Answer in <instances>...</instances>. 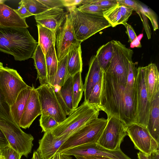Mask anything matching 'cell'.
<instances>
[{
	"label": "cell",
	"instance_id": "1",
	"mask_svg": "<svg viewBox=\"0 0 159 159\" xmlns=\"http://www.w3.org/2000/svg\"><path fill=\"white\" fill-rule=\"evenodd\" d=\"M100 111L122 122L125 126L136 123V91L128 90L111 74L103 70Z\"/></svg>",
	"mask_w": 159,
	"mask_h": 159
},
{
	"label": "cell",
	"instance_id": "2",
	"mask_svg": "<svg viewBox=\"0 0 159 159\" xmlns=\"http://www.w3.org/2000/svg\"><path fill=\"white\" fill-rule=\"evenodd\" d=\"M38 44L27 28L0 26V51L13 56L16 61L32 58Z\"/></svg>",
	"mask_w": 159,
	"mask_h": 159
},
{
	"label": "cell",
	"instance_id": "3",
	"mask_svg": "<svg viewBox=\"0 0 159 159\" xmlns=\"http://www.w3.org/2000/svg\"><path fill=\"white\" fill-rule=\"evenodd\" d=\"M68 10L76 38L81 42L111 26L103 14L82 12L77 7L68 8Z\"/></svg>",
	"mask_w": 159,
	"mask_h": 159
},
{
	"label": "cell",
	"instance_id": "4",
	"mask_svg": "<svg viewBox=\"0 0 159 159\" xmlns=\"http://www.w3.org/2000/svg\"><path fill=\"white\" fill-rule=\"evenodd\" d=\"M100 111L84 101L51 132L56 137L70 136L86 124L98 118Z\"/></svg>",
	"mask_w": 159,
	"mask_h": 159
},
{
	"label": "cell",
	"instance_id": "5",
	"mask_svg": "<svg viewBox=\"0 0 159 159\" xmlns=\"http://www.w3.org/2000/svg\"><path fill=\"white\" fill-rule=\"evenodd\" d=\"M107 122V119L98 118L86 124L70 135L58 152L61 153L80 145L97 143Z\"/></svg>",
	"mask_w": 159,
	"mask_h": 159
},
{
	"label": "cell",
	"instance_id": "6",
	"mask_svg": "<svg viewBox=\"0 0 159 159\" xmlns=\"http://www.w3.org/2000/svg\"><path fill=\"white\" fill-rule=\"evenodd\" d=\"M0 129L9 146L22 156L27 157L33 146V137L24 132L15 122L0 116Z\"/></svg>",
	"mask_w": 159,
	"mask_h": 159
},
{
	"label": "cell",
	"instance_id": "7",
	"mask_svg": "<svg viewBox=\"0 0 159 159\" xmlns=\"http://www.w3.org/2000/svg\"><path fill=\"white\" fill-rule=\"evenodd\" d=\"M113 55L105 72L114 76L126 85L129 62L132 61L133 51L120 41L112 40Z\"/></svg>",
	"mask_w": 159,
	"mask_h": 159
},
{
	"label": "cell",
	"instance_id": "8",
	"mask_svg": "<svg viewBox=\"0 0 159 159\" xmlns=\"http://www.w3.org/2000/svg\"><path fill=\"white\" fill-rule=\"evenodd\" d=\"M28 86L16 70L7 67L0 69V92L10 107L19 93Z\"/></svg>",
	"mask_w": 159,
	"mask_h": 159
},
{
	"label": "cell",
	"instance_id": "9",
	"mask_svg": "<svg viewBox=\"0 0 159 159\" xmlns=\"http://www.w3.org/2000/svg\"><path fill=\"white\" fill-rule=\"evenodd\" d=\"M39 96L41 114L50 116L60 123L66 118L55 94L52 86L49 84L40 85L35 89Z\"/></svg>",
	"mask_w": 159,
	"mask_h": 159
},
{
	"label": "cell",
	"instance_id": "10",
	"mask_svg": "<svg viewBox=\"0 0 159 159\" xmlns=\"http://www.w3.org/2000/svg\"><path fill=\"white\" fill-rule=\"evenodd\" d=\"M107 122L97 143L111 150L120 149V145L127 135L125 125L113 116L107 117Z\"/></svg>",
	"mask_w": 159,
	"mask_h": 159
},
{
	"label": "cell",
	"instance_id": "11",
	"mask_svg": "<svg viewBox=\"0 0 159 159\" xmlns=\"http://www.w3.org/2000/svg\"><path fill=\"white\" fill-rule=\"evenodd\" d=\"M56 34V55L58 61L67 55L75 46L82 42L76 38L70 14L68 13Z\"/></svg>",
	"mask_w": 159,
	"mask_h": 159
},
{
	"label": "cell",
	"instance_id": "12",
	"mask_svg": "<svg viewBox=\"0 0 159 159\" xmlns=\"http://www.w3.org/2000/svg\"><path fill=\"white\" fill-rule=\"evenodd\" d=\"M125 128L127 135L135 149L148 155L159 149V143L152 137L146 128L137 123L131 124Z\"/></svg>",
	"mask_w": 159,
	"mask_h": 159
},
{
	"label": "cell",
	"instance_id": "13",
	"mask_svg": "<svg viewBox=\"0 0 159 159\" xmlns=\"http://www.w3.org/2000/svg\"><path fill=\"white\" fill-rule=\"evenodd\" d=\"M136 91L137 96L136 123L146 128L151 103L148 99L145 82L144 67L138 68Z\"/></svg>",
	"mask_w": 159,
	"mask_h": 159
},
{
	"label": "cell",
	"instance_id": "14",
	"mask_svg": "<svg viewBox=\"0 0 159 159\" xmlns=\"http://www.w3.org/2000/svg\"><path fill=\"white\" fill-rule=\"evenodd\" d=\"M61 154L75 157L97 156L107 157L112 159H132L124 154L121 149L118 150H108L97 143H87L77 146L62 152Z\"/></svg>",
	"mask_w": 159,
	"mask_h": 159
},
{
	"label": "cell",
	"instance_id": "15",
	"mask_svg": "<svg viewBox=\"0 0 159 159\" xmlns=\"http://www.w3.org/2000/svg\"><path fill=\"white\" fill-rule=\"evenodd\" d=\"M70 136L56 137L51 131L44 132L39 140V147L36 150L43 159H51L56 154L60 147Z\"/></svg>",
	"mask_w": 159,
	"mask_h": 159
},
{
	"label": "cell",
	"instance_id": "16",
	"mask_svg": "<svg viewBox=\"0 0 159 159\" xmlns=\"http://www.w3.org/2000/svg\"><path fill=\"white\" fill-rule=\"evenodd\" d=\"M68 12L61 8L49 9L34 16L37 24L41 25L56 33L65 20Z\"/></svg>",
	"mask_w": 159,
	"mask_h": 159
},
{
	"label": "cell",
	"instance_id": "17",
	"mask_svg": "<svg viewBox=\"0 0 159 159\" xmlns=\"http://www.w3.org/2000/svg\"><path fill=\"white\" fill-rule=\"evenodd\" d=\"M32 87L19 123V127L24 129L29 128L35 119L41 114L38 93L33 86Z\"/></svg>",
	"mask_w": 159,
	"mask_h": 159
},
{
	"label": "cell",
	"instance_id": "18",
	"mask_svg": "<svg viewBox=\"0 0 159 159\" xmlns=\"http://www.w3.org/2000/svg\"><path fill=\"white\" fill-rule=\"evenodd\" d=\"M5 1L0 0V26L11 28H28L25 19L21 18L14 9L5 4Z\"/></svg>",
	"mask_w": 159,
	"mask_h": 159
},
{
	"label": "cell",
	"instance_id": "19",
	"mask_svg": "<svg viewBox=\"0 0 159 159\" xmlns=\"http://www.w3.org/2000/svg\"><path fill=\"white\" fill-rule=\"evenodd\" d=\"M103 70L95 55L93 56L89 62V70L84 84V101L87 102L93 87L101 78Z\"/></svg>",
	"mask_w": 159,
	"mask_h": 159
},
{
	"label": "cell",
	"instance_id": "20",
	"mask_svg": "<svg viewBox=\"0 0 159 159\" xmlns=\"http://www.w3.org/2000/svg\"><path fill=\"white\" fill-rule=\"evenodd\" d=\"M73 76H70L58 91H54L57 99L66 115L74 111L72 92Z\"/></svg>",
	"mask_w": 159,
	"mask_h": 159
},
{
	"label": "cell",
	"instance_id": "21",
	"mask_svg": "<svg viewBox=\"0 0 159 159\" xmlns=\"http://www.w3.org/2000/svg\"><path fill=\"white\" fill-rule=\"evenodd\" d=\"M145 80L148 98L151 102L159 92V73L156 65L150 63L144 67Z\"/></svg>",
	"mask_w": 159,
	"mask_h": 159
},
{
	"label": "cell",
	"instance_id": "22",
	"mask_svg": "<svg viewBox=\"0 0 159 159\" xmlns=\"http://www.w3.org/2000/svg\"><path fill=\"white\" fill-rule=\"evenodd\" d=\"M150 103L146 128L152 137L159 143V92Z\"/></svg>",
	"mask_w": 159,
	"mask_h": 159
},
{
	"label": "cell",
	"instance_id": "23",
	"mask_svg": "<svg viewBox=\"0 0 159 159\" xmlns=\"http://www.w3.org/2000/svg\"><path fill=\"white\" fill-rule=\"evenodd\" d=\"M82 52L80 44L75 46L67 54L66 80L70 76H73L79 72H82Z\"/></svg>",
	"mask_w": 159,
	"mask_h": 159
},
{
	"label": "cell",
	"instance_id": "24",
	"mask_svg": "<svg viewBox=\"0 0 159 159\" xmlns=\"http://www.w3.org/2000/svg\"><path fill=\"white\" fill-rule=\"evenodd\" d=\"M32 87L29 86L19 94L15 102L10 106L11 112L15 122L19 126L22 115Z\"/></svg>",
	"mask_w": 159,
	"mask_h": 159
},
{
	"label": "cell",
	"instance_id": "25",
	"mask_svg": "<svg viewBox=\"0 0 159 159\" xmlns=\"http://www.w3.org/2000/svg\"><path fill=\"white\" fill-rule=\"evenodd\" d=\"M32 58L34 60V65L37 72V78L40 85L49 84L45 56L39 44H38Z\"/></svg>",
	"mask_w": 159,
	"mask_h": 159
},
{
	"label": "cell",
	"instance_id": "26",
	"mask_svg": "<svg viewBox=\"0 0 159 159\" xmlns=\"http://www.w3.org/2000/svg\"><path fill=\"white\" fill-rule=\"evenodd\" d=\"M38 33V44L39 45L45 56L49 48L55 46L56 33L41 25H37Z\"/></svg>",
	"mask_w": 159,
	"mask_h": 159
},
{
	"label": "cell",
	"instance_id": "27",
	"mask_svg": "<svg viewBox=\"0 0 159 159\" xmlns=\"http://www.w3.org/2000/svg\"><path fill=\"white\" fill-rule=\"evenodd\" d=\"M45 58L48 82L49 84L53 86L58 63L55 46L52 45L49 48L45 56Z\"/></svg>",
	"mask_w": 159,
	"mask_h": 159
},
{
	"label": "cell",
	"instance_id": "28",
	"mask_svg": "<svg viewBox=\"0 0 159 159\" xmlns=\"http://www.w3.org/2000/svg\"><path fill=\"white\" fill-rule=\"evenodd\" d=\"M113 52L112 40L100 46L97 51L95 56L103 70H105L111 59Z\"/></svg>",
	"mask_w": 159,
	"mask_h": 159
},
{
	"label": "cell",
	"instance_id": "29",
	"mask_svg": "<svg viewBox=\"0 0 159 159\" xmlns=\"http://www.w3.org/2000/svg\"><path fill=\"white\" fill-rule=\"evenodd\" d=\"M67 55L58 61L57 70L53 87L54 91L60 90L66 80Z\"/></svg>",
	"mask_w": 159,
	"mask_h": 159
},
{
	"label": "cell",
	"instance_id": "30",
	"mask_svg": "<svg viewBox=\"0 0 159 159\" xmlns=\"http://www.w3.org/2000/svg\"><path fill=\"white\" fill-rule=\"evenodd\" d=\"M81 72H79L73 76L72 92L73 106L74 110L78 107L84 91Z\"/></svg>",
	"mask_w": 159,
	"mask_h": 159
},
{
	"label": "cell",
	"instance_id": "31",
	"mask_svg": "<svg viewBox=\"0 0 159 159\" xmlns=\"http://www.w3.org/2000/svg\"><path fill=\"white\" fill-rule=\"evenodd\" d=\"M103 15L113 27L121 24V14L119 3L114 5L103 12Z\"/></svg>",
	"mask_w": 159,
	"mask_h": 159
},
{
	"label": "cell",
	"instance_id": "32",
	"mask_svg": "<svg viewBox=\"0 0 159 159\" xmlns=\"http://www.w3.org/2000/svg\"><path fill=\"white\" fill-rule=\"evenodd\" d=\"M19 4L24 6L33 15L39 14L49 9L38 0H22Z\"/></svg>",
	"mask_w": 159,
	"mask_h": 159
},
{
	"label": "cell",
	"instance_id": "33",
	"mask_svg": "<svg viewBox=\"0 0 159 159\" xmlns=\"http://www.w3.org/2000/svg\"><path fill=\"white\" fill-rule=\"evenodd\" d=\"M138 62L130 61L129 64L127 78L126 88L129 90L136 91V84L138 74Z\"/></svg>",
	"mask_w": 159,
	"mask_h": 159
},
{
	"label": "cell",
	"instance_id": "34",
	"mask_svg": "<svg viewBox=\"0 0 159 159\" xmlns=\"http://www.w3.org/2000/svg\"><path fill=\"white\" fill-rule=\"evenodd\" d=\"M102 84V77L99 81L93 87L87 101V102L89 105L98 108L100 111V97Z\"/></svg>",
	"mask_w": 159,
	"mask_h": 159
},
{
	"label": "cell",
	"instance_id": "35",
	"mask_svg": "<svg viewBox=\"0 0 159 159\" xmlns=\"http://www.w3.org/2000/svg\"><path fill=\"white\" fill-rule=\"evenodd\" d=\"M41 115L39 120L40 126L42 129V132H46L51 131L59 124L51 116Z\"/></svg>",
	"mask_w": 159,
	"mask_h": 159
},
{
	"label": "cell",
	"instance_id": "36",
	"mask_svg": "<svg viewBox=\"0 0 159 159\" xmlns=\"http://www.w3.org/2000/svg\"><path fill=\"white\" fill-rule=\"evenodd\" d=\"M78 9L81 11L93 14H102L109 8L101 7L98 5L90 4L81 5Z\"/></svg>",
	"mask_w": 159,
	"mask_h": 159
},
{
	"label": "cell",
	"instance_id": "37",
	"mask_svg": "<svg viewBox=\"0 0 159 159\" xmlns=\"http://www.w3.org/2000/svg\"><path fill=\"white\" fill-rule=\"evenodd\" d=\"M0 155L1 159H20L22 156L9 145L0 148Z\"/></svg>",
	"mask_w": 159,
	"mask_h": 159
},
{
	"label": "cell",
	"instance_id": "38",
	"mask_svg": "<svg viewBox=\"0 0 159 159\" xmlns=\"http://www.w3.org/2000/svg\"><path fill=\"white\" fill-rule=\"evenodd\" d=\"M0 116L10 120L15 121L11 115L10 107L6 102L0 92Z\"/></svg>",
	"mask_w": 159,
	"mask_h": 159
},
{
	"label": "cell",
	"instance_id": "39",
	"mask_svg": "<svg viewBox=\"0 0 159 159\" xmlns=\"http://www.w3.org/2000/svg\"><path fill=\"white\" fill-rule=\"evenodd\" d=\"M118 3L124 5L134 10L139 15L142 22L141 13L143 10V7L138 2L132 0H117Z\"/></svg>",
	"mask_w": 159,
	"mask_h": 159
},
{
	"label": "cell",
	"instance_id": "40",
	"mask_svg": "<svg viewBox=\"0 0 159 159\" xmlns=\"http://www.w3.org/2000/svg\"><path fill=\"white\" fill-rule=\"evenodd\" d=\"M118 3L117 0H82L81 5L92 4L109 8Z\"/></svg>",
	"mask_w": 159,
	"mask_h": 159
},
{
	"label": "cell",
	"instance_id": "41",
	"mask_svg": "<svg viewBox=\"0 0 159 159\" xmlns=\"http://www.w3.org/2000/svg\"><path fill=\"white\" fill-rule=\"evenodd\" d=\"M143 13L148 18L153 27L154 31L158 29V25L157 17L154 13L151 10L143 7Z\"/></svg>",
	"mask_w": 159,
	"mask_h": 159
},
{
	"label": "cell",
	"instance_id": "42",
	"mask_svg": "<svg viewBox=\"0 0 159 159\" xmlns=\"http://www.w3.org/2000/svg\"><path fill=\"white\" fill-rule=\"evenodd\" d=\"M119 4L121 16V24L123 25L127 23L129 18L132 14L133 10L124 5Z\"/></svg>",
	"mask_w": 159,
	"mask_h": 159
},
{
	"label": "cell",
	"instance_id": "43",
	"mask_svg": "<svg viewBox=\"0 0 159 159\" xmlns=\"http://www.w3.org/2000/svg\"><path fill=\"white\" fill-rule=\"evenodd\" d=\"M49 9L64 7L62 0H38Z\"/></svg>",
	"mask_w": 159,
	"mask_h": 159
},
{
	"label": "cell",
	"instance_id": "44",
	"mask_svg": "<svg viewBox=\"0 0 159 159\" xmlns=\"http://www.w3.org/2000/svg\"><path fill=\"white\" fill-rule=\"evenodd\" d=\"M126 29V33L128 38V42L131 43L137 37L134 30L131 25L127 23L123 24Z\"/></svg>",
	"mask_w": 159,
	"mask_h": 159
},
{
	"label": "cell",
	"instance_id": "45",
	"mask_svg": "<svg viewBox=\"0 0 159 159\" xmlns=\"http://www.w3.org/2000/svg\"><path fill=\"white\" fill-rule=\"evenodd\" d=\"M14 10L19 16L23 19H25L26 18L33 16V15L27 10L25 7L22 5H20L18 9Z\"/></svg>",
	"mask_w": 159,
	"mask_h": 159
},
{
	"label": "cell",
	"instance_id": "46",
	"mask_svg": "<svg viewBox=\"0 0 159 159\" xmlns=\"http://www.w3.org/2000/svg\"><path fill=\"white\" fill-rule=\"evenodd\" d=\"M141 15L142 19V22L144 30L148 39H150L151 38V32L150 27L148 23V18L143 14V11Z\"/></svg>",
	"mask_w": 159,
	"mask_h": 159
},
{
	"label": "cell",
	"instance_id": "47",
	"mask_svg": "<svg viewBox=\"0 0 159 159\" xmlns=\"http://www.w3.org/2000/svg\"><path fill=\"white\" fill-rule=\"evenodd\" d=\"M82 0H62L64 7H76L81 5Z\"/></svg>",
	"mask_w": 159,
	"mask_h": 159
},
{
	"label": "cell",
	"instance_id": "48",
	"mask_svg": "<svg viewBox=\"0 0 159 159\" xmlns=\"http://www.w3.org/2000/svg\"><path fill=\"white\" fill-rule=\"evenodd\" d=\"M143 36V34H140L131 43L130 47L131 48H139L142 47L140 40Z\"/></svg>",
	"mask_w": 159,
	"mask_h": 159
},
{
	"label": "cell",
	"instance_id": "49",
	"mask_svg": "<svg viewBox=\"0 0 159 159\" xmlns=\"http://www.w3.org/2000/svg\"><path fill=\"white\" fill-rule=\"evenodd\" d=\"M9 145V143L7 140L0 129V148Z\"/></svg>",
	"mask_w": 159,
	"mask_h": 159
},
{
	"label": "cell",
	"instance_id": "50",
	"mask_svg": "<svg viewBox=\"0 0 159 159\" xmlns=\"http://www.w3.org/2000/svg\"><path fill=\"white\" fill-rule=\"evenodd\" d=\"M138 159H151L150 155L146 154L139 151L137 153Z\"/></svg>",
	"mask_w": 159,
	"mask_h": 159
},
{
	"label": "cell",
	"instance_id": "51",
	"mask_svg": "<svg viewBox=\"0 0 159 159\" xmlns=\"http://www.w3.org/2000/svg\"><path fill=\"white\" fill-rule=\"evenodd\" d=\"M151 159H159V150L153 151L150 155Z\"/></svg>",
	"mask_w": 159,
	"mask_h": 159
},
{
	"label": "cell",
	"instance_id": "52",
	"mask_svg": "<svg viewBox=\"0 0 159 159\" xmlns=\"http://www.w3.org/2000/svg\"><path fill=\"white\" fill-rule=\"evenodd\" d=\"M85 157L87 159H112L107 157L97 156H88Z\"/></svg>",
	"mask_w": 159,
	"mask_h": 159
},
{
	"label": "cell",
	"instance_id": "53",
	"mask_svg": "<svg viewBox=\"0 0 159 159\" xmlns=\"http://www.w3.org/2000/svg\"><path fill=\"white\" fill-rule=\"evenodd\" d=\"M31 159H43L39 152L37 150L34 152L32 157Z\"/></svg>",
	"mask_w": 159,
	"mask_h": 159
},
{
	"label": "cell",
	"instance_id": "54",
	"mask_svg": "<svg viewBox=\"0 0 159 159\" xmlns=\"http://www.w3.org/2000/svg\"><path fill=\"white\" fill-rule=\"evenodd\" d=\"M61 159H72L70 156L64 154H61Z\"/></svg>",
	"mask_w": 159,
	"mask_h": 159
},
{
	"label": "cell",
	"instance_id": "55",
	"mask_svg": "<svg viewBox=\"0 0 159 159\" xmlns=\"http://www.w3.org/2000/svg\"><path fill=\"white\" fill-rule=\"evenodd\" d=\"M51 159H61V154L59 152H57Z\"/></svg>",
	"mask_w": 159,
	"mask_h": 159
},
{
	"label": "cell",
	"instance_id": "56",
	"mask_svg": "<svg viewBox=\"0 0 159 159\" xmlns=\"http://www.w3.org/2000/svg\"><path fill=\"white\" fill-rule=\"evenodd\" d=\"M75 157L76 159H87L85 157H84L76 156Z\"/></svg>",
	"mask_w": 159,
	"mask_h": 159
},
{
	"label": "cell",
	"instance_id": "57",
	"mask_svg": "<svg viewBox=\"0 0 159 159\" xmlns=\"http://www.w3.org/2000/svg\"><path fill=\"white\" fill-rule=\"evenodd\" d=\"M3 67H4L3 66L2 63L0 61V69L2 68Z\"/></svg>",
	"mask_w": 159,
	"mask_h": 159
},
{
	"label": "cell",
	"instance_id": "58",
	"mask_svg": "<svg viewBox=\"0 0 159 159\" xmlns=\"http://www.w3.org/2000/svg\"><path fill=\"white\" fill-rule=\"evenodd\" d=\"M0 159H1L0 155Z\"/></svg>",
	"mask_w": 159,
	"mask_h": 159
}]
</instances>
